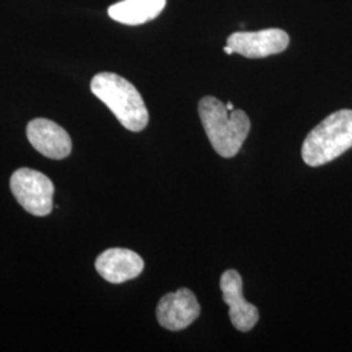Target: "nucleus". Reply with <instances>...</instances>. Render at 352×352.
I'll use <instances>...</instances> for the list:
<instances>
[{"instance_id":"f257e3e1","label":"nucleus","mask_w":352,"mask_h":352,"mask_svg":"<svg viewBox=\"0 0 352 352\" xmlns=\"http://www.w3.org/2000/svg\"><path fill=\"white\" fill-rule=\"evenodd\" d=\"M199 113L214 151L223 158L235 157L251 129L248 115L243 110L228 111L223 102L212 96L199 102Z\"/></svg>"},{"instance_id":"f03ea898","label":"nucleus","mask_w":352,"mask_h":352,"mask_svg":"<svg viewBox=\"0 0 352 352\" xmlns=\"http://www.w3.org/2000/svg\"><path fill=\"white\" fill-rule=\"evenodd\" d=\"M90 89L128 131L140 132L148 126L149 113L145 102L139 90L124 77L102 72L93 77Z\"/></svg>"},{"instance_id":"7ed1b4c3","label":"nucleus","mask_w":352,"mask_h":352,"mask_svg":"<svg viewBox=\"0 0 352 352\" xmlns=\"http://www.w3.org/2000/svg\"><path fill=\"white\" fill-rule=\"evenodd\" d=\"M352 148V110L330 113L304 140L302 157L311 167L338 158Z\"/></svg>"},{"instance_id":"20e7f679","label":"nucleus","mask_w":352,"mask_h":352,"mask_svg":"<svg viewBox=\"0 0 352 352\" xmlns=\"http://www.w3.org/2000/svg\"><path fill=\"white\" fill-rule=\"evenodd\" d=\"M11 189L28 213L37 217L51 213L54 184L45 174L32 168H19L11 176Z\"/></svg>"},{"instance_id":"39448f33","label":"nucleus","mask_w":352,"mask_h":352,"mask_svg":"<svg viewBox=\"0 0 352 352\" xmlns=\"http://www.w3.org/2000/svg\"><path fill=\"white\" fill-rule=\"evenodd\" d=\"M289 34L277 28L258 32H236L227 38V45L240 55L258 59L276 55L289 47Z\"/></svg>"},{"instance_id":"423d86ee","label":"nucleus","mask_w":352,"mask_h":352,"mask_svg":"<svg viewBox=\"0 0 352 352\" xmlns=\"http://www.w3.org/2000/svg\"><path fill=\"white\" fill-rule=\"evenodd\" d=\"M201 307L189 289H179L164 295L157 307V320L161 327L179 331L199 318Z\"/></svg>"},{"instance_id":"0eeeda50","label":"nucleus","mask_w":352,"mask_h":352,"mask_svg":"<svg viewBox=\"0 0 352 352\" xmlns=\"http://www.w3.org/2000/svg\"><path fill=\"white\" fill-rule=\"evenodd\" d=\"M221 291L228 305V317L235 329L250 331L258 321V309L244 299L243 279L236 270H226L221 277Z\"/></svg>"},{"instance_id":"6e6552de","label":"nucleus","mask_w":352,"mask_h":352,"mask_svg":"<svg viewBox=\"0 0 352 352\" xmlns=\"http://www.w3.org/2000/svg\"><path fill=\"white\" fill-rule=\"evenodd\" d=\"M26 136L36 151L51 160H63L72 151L68 132L49 119L32 120L26 128Z\"/></svg>"},{"instance_id":"1a4fd4ad","label":"nucleus","mask_w":352,"mask_h":352,"mask_svg":"<svg viewBox=\"0 0 352 352\" xmlns=\"http://www.w3.org/2000/svg\"><path fill=\"white\" fill-rule=\"evenodd\" d=\"M96 269L110 283H123L139 277L144 270V260L136 252L126 248H111L102 252L96 260Z\"/></svg>"},{"instance_id":"9d476101","label":"nucleus","mask_w":352,"mask_h":352,"mask_svg":"<svg viewBox=\"0 0 352 352\" xmlns=\"http://www.w3.org/2000/svg\"><path fill=\"white\" fill-rule=\"evenodd\" d=\"M167 0H122L109 8V16L126 25H141L164 11Z\"/></svg>"},{"instance_id":"9b49d317","label":"nucleus","mask_w":352,"mask_h":352,"mask_svg":"<svg viewBox=\"0 0 352 352\" xmlns=\"http://www.w3.org/2000/svg\"><path fill=\"white\" fill-rule=\"evenodd\" d=\"M223 51H225V52H226V54H228V55H231V54H234V52H235V51H234V49H232V47H231V46H228V45H227V46H225V47H223Z\"/></svg>"},{"instance_id":"f8f14e48","label":"nucleus","mask_w":352,"mask_h":352,"mask_svg":"<svg viewBox=\"0 0 352 352\" xmlns=\"http://www.w3.org/2000/svg\"><path fill=\"white\" fill-rule=\"evenodd\" d=\"M226 107L228 111H234V110H235V107H234V104H232L231 102H228V103H226Z\"/></svg>"}]
</instances>
